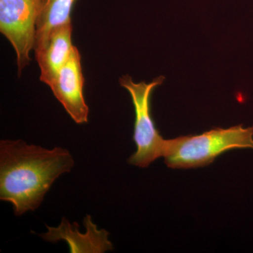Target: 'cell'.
Returning <instances> with one entry per match:
<instances>
[{
	"label": "cell",
	"instance_id": "7",
	"mask_svg": "<svg viewBox=\"0 0 253 253\" xmlns=\"http://www.w3.org/2000/svg\"><path fill=\"white\" fill-rule=\"evenodd\" d=\"M72 33V21H70L54 28L33 49L41 70L40 81L46 85L49 86L71 58L75 47Z\"/></svg>",
	"mask_w": 253,
	"mask_h": 253
},
{
	"label": "cell",
	"instance_id": "6",
	"mask_svg": "<svg viewBox=\"0 0 253 253\" xmlns=\"http://www.w3.org/2000/svg\"><path fill=\"white\" fill-rule=\"evenodd\" d=\"M84 225L86 232L82 234L77 222L71 224L67 219L63 217L57 227L46 226L47 232L39 236L49 242L66 241L71 253H103L112 251L113 244L109 240V233L106 229L99 230L97 226L92 222L90 215L84 217Z\"/></svg>",
	"mask_w": 253,
	"mask_h": 253
},
{
	"label": "cell",
	"instance_id": "1",
	"mask_svg": "<svg viewBox=\"0 0 253 253\" xmlns=\"http://www.w3.org/2000/svg\"><path fill=\"white\" fill-rule=\"evenodd\" d=\"M67 149H44L21 139L0 141V200L11 203L16 216L35 211L55 180L71 172Z\"/></svg>",
	"mask_w": 253,
	"mask_h": 253
},
{
	"label": "cell",
	"instance_id": "2",
	"mask_svg": "<svg viewBox=\"0 0 253 253\" xmlns=\"http://www.w3.org/2000/svg\"><path fill=\"white\" fill-rule=\"evenodd\" d=\"M246 148L253 149V126L216 127L201 134L167 139L163 157L168 168L189 169L209 166L226 151Z\"/></svg>",
	"mask_w": 253,
	"mask_h": 253
},
{
	"label": "cell",
	"instance_id": "3",
	"mask_svg": "<svg viewBox=\"0 0 253 253\" xmlns=\"http://www.w3.org/2000/svg\"><path fill=\"white\" fill-rule=\"evenodd\" d=\"M164 81L165 77L162 76L155 78L149 83H134L129 75L123 76L119 79L121 86L130 94L135 113L133 140L136 145V151L127 161L133 166L149 167L164 154L167 139H163L156 128L151 110L153 91L161 85Z\"/></svg>",
	"mask_w": 253,
	"mask_h": 253
},
{
	"label": "cell",
	"instance_id": "8",
	"mask_svg": "<svg viewBox=\"0 0 253 253\" xmlns=\"http://www.w3.org/2000/svg\"><path fill=\"white\" fill-rule=\"evenodd\" d=\"M76 1V0H41L35 46L44 41L54 28L72 21L71 13Z\"/></svg>",
	"mask_w": 253,
	"mask_h": 253
},
{
	"label": "cell",
	"instance_id": "4",
	"mask_svg": "<svg viewBox=\"0 0 253 253\" xmlns=\"http://www.w3.org/2000/svg\"><path fill=\"white\" fill-rule=\"evenodd\" d=\"M41 0H0V32L14 48L18 76L31 61Z\"/></svg>",
	"mask_w": 253,
	"mask_h": 253
},
{
	"label": "cell",
	"instance_id": "5",
	"mask_svg": "<svg viewBox=\"0 0 253 253\" xmlns=\"http://www.w3.org/2000/svg\"><path fill=\"white\" fill-rule=\"evenodd\" d=\"M81 59V53L75 46L71 58L49 86L68 114L79 125L88 123L89 118V107L84 96Z\"/></svg>",
	"mask_w": 253,
	"mask_h": 253
}]
</instances>
